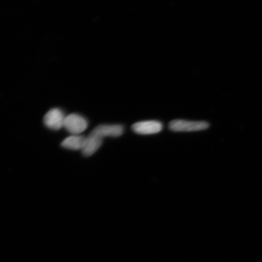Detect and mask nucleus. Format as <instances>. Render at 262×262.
<instances>
[{"mask_svg":"<svg viewBox=\"0 0 262 262\" xmlns=\"http://www.w3.org/2000/svg\"><path fill=\"white\" fill-rule=\"evenodd\" d=\"M86 137L79 135H73L64 139L61 146L70 150H82L83 148Z\"/></svg>","mask_w":262,"mask_h":262,"instance_id":"0eeeda50","label":"nucleus"},{"mask_svg":"<svg viewBox=\"0 0 262 262\" xmlns=\"http://www.w3.org/2000/svg\"><path fill=\"white\" fill-rule=\"evenodd\" d=\"M124 131V127L121 124H101L97 126L91 133L103 139L104 137L122 136Z\"/></svg>","mask_w":262,"mask_h":262,"instance_id":"39448f33","label":"nucleus"},{"mask_svg":"<svg viewBox=\"0 0 262 262\" xmlns=\"http://www.w3.org/2000/svg\"><path fill=\"white\" fill-rule=\"evenodd\" d=\"M102 143V139L91 133L90 136L86 137L83 148L81 150L82 153L86 157L93 156L99 149Z\"/></svg>","mask_w":262,"mask_h":262,"instance_id":"423d86ee","label":"nucleus"},{"mask_svg":"<svg viewBox=\"0 0 262 262\" xmlns=\"http://www.w3.org/2000/svg\"><path fill=\"white\" fill-rule=\"evenodd\" d=\"M65 116L63 112L58 108H54L47 113L44 117L46 126L52 130H59L64 127Z\"/></svg>","mask_w":262,"mask_h":262,"instance_id":"20e7f679","label":"nucleus"},{"mask_svg":"<svg viewBox=\"0 0 262 262\" xmlns=\"http://www.w3.org/2000/svg\"><path fill=\"white\" fill-rule=\"evenodd\" d=\"M209 127V123L204 121L179 119L173 120L169 124V129L174 132H196L207 129Z\"/></svg>","mask_w":262,"mask_h":262,"instance_id":"f257e3e1","label":"nucleus"},{"mask_svg":"<svg viewBox=\"0 0 262 262\" xmlns=\"http://www.w3.org/2000/svg\"><path fill=\"white\" fill-rule=\"evenodd\" d=\"M88 122L83 117L77 114H71L65 117L64 127L73 135H79L88 127Z\"/></svg>","mask_w":262,"mask_h":262,"instance_id":"f03ea898","label":"nucleus"},{"mask_svg":"<svg viewBox=\"0 0 262 262\" xmlns=\"http://www.w3.org/2000/svg\"><path fill=\"white\" fill-rule=\"evenodd\" d=\"M163 124L157 120L142 121L134 124L132 129L140 135H151L161 132Z\"/></svg>","mask_w":262,"mask_h":262,"instance_id":"7ed1b4c3","label":"nucleus"}]
</instances>
